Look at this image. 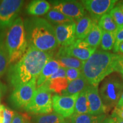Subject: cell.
I'll return each mask as SVG.
<instances>
[{"mask_svg": "<svg viewBox=\"0 0 123 123\" xmlns=\"http://www.w3.org/2000/svg\"><path fill=\"white\" fill-rule=\"evenodd\" d=\"M119 71L123 69V55H120L119 61Z\"/></svg>", "mask_w": 123, "mask_h": 123, "instance_id": "74e56055", "label": "cell"}, {"mask_svg": "<svg viewBox=\"0 0 123 123\" xmlns=\"http://www.w3.org/2000/svg\"><path fill=\"white\" fill-rule=\"evenodd\" d=\"M95 22L90 17L85 16L76 23L75 36L76 39H84L90 33Z\"/></svg>", "mask_w": 123, "mask_h": 123, "instance_id": "d6986e66", "label": "cell"}, {"mask_svg": "<svg viewBox=\"0 0 123 123\" xmlns=\"http://www.w3.org/2000/svg\"><path fill=\"white\" fill-rule=\"evenodd\" d=\"M45 18L47 21H48L50 23H51L54 26L66 24V23L75 22L73 19L54 9L50 10L46 14Z\"/></svg>", "mask_w": 123, "mask_h": 123, "instance_id": "603a6c76", "label": "cell"}, {"mask_svg": "<svg viewBox=\"0 0 123 123\" xmlns=\"http://www.w3.org/2000/svg\"><path fill=\"white\" fill-rule=\"evenodd\" d=\"M109 123H115V119H113V117H112V118H110V121H109Z\"/></svg>", "mask_w": 123, "mask_h": 123, "instance_id": "ee69618b", "label": "cell"}, {"mask_svg": "<svg viewBox=\"0 0 123 123\" xmlns=\"http://www.w3.org/2000/svg\"><path fill=\"white\" fill-rule=\"evenodd\" d=\"M58 123H68V122L67 121H66V120H64L60 121V122Z\"/></svg>", "mask_w": 123, "mask_h": 123, "instance_id": "bcb514c9", "label": "cell"}, {"mask_svg": "<svg viewBox=\"0 0 123 123\" xmlns=\"http://www.w3.org/2000/svg\"><path fill=\"white\" fill-rule=\"evenodd\" d=\"M51 5L44 0H34L31 1L27 5L26 12L30 15L40 16L47 14L50 11Z\"/></svg>", "mask_w": 123, "mask_h": 123, "instance_id": "ffe728a7", "label": "cell"}, {"mask_svg": "<svg viewBox=\"0 0 123 123\" xmlns=\"http://www.w3.org/2000/svg\"><path fill=\"white\" fill-rule=\"evenodd\" d=\"M103 30L95 22L90 33L84 40L92 48L96 49L100 44Z\"/></svg>", "mask_w": 123, "mask_h": 123, "instance_id": "7402d4cb", "label": "cell"}, {"mask_svg": "<svg viewBox=\"0 0 123 123\" xmlns=\"http://www.w3.org/2000/svg\"><path fill=\"white\" fill-rule=\"evenodd\" d=\"M118 52L123 54V42L119 44V48H118Z\"/></svg>", "mask_w": 123, "mask_h": 123, "instance_id": "b9f144b4", "label": "cell"}, {"mask_svg": "<svg viewBox=\"0 0 123 123\" xmlns=\"http://www.w3.org/2000/svg\"><path fill=\"white\" fill-rule=\"evenodd\" d=\"M100 96L107 110L115 107L123 92V81L118 75L111 74L103 80Z\"/></svg>", "mask_w": 123, "mask_h": 123, "instance_id": "5b68a950", "label": "cell"}, {"mask_svg": "<svg viewBox=\"0 0 123 123\" xmlns=\"http://www.w3.org/2000/svg\"><path fill=\"white\" fill-rule=\"evenodd\" d=\"M109 14L113 18L118 27L123 26V12L118 5L115 6Z\"/></svg>", "mask_w": 123, "mask_h": 123, "instance_id": "f1b7e54d", "label": "cell"}, {"mask_svg": "<svg viewBox=\"0 0 123 123\" xmlns=\"http://www.w3.org/2000/svg\"><path fill=\"white\" fill-rule=\"evenodd\" d=\"M25 119V123H31V118L30 117L27 115H23Z\"/></svg>", "mask_w": 123, "mask_h": 123, "instance_id": "f35d334b", "label": "cell"}, {"mask_svg": "<svg viewBox=\"0 0 123 123\" xmlns=\"http://www.w3.org/2000/svg\"><path fill=\"white\" fill-rule=\"evenodd\" d=\"M117 5L119 6V7H120L121 10H122V11L123 12V1H120V2L118 3Z\"/></svg>", "mask_w": 123, "mask_h": 123, "instance_id": "7bdbcfd3", "label": "cell"}, {"mask_svg": "<svg viewBox=\"0 0 123 123\" xmlns=\"http://www.w3.org/2000/svg\"><path fill=\"white\" fill-rule=\"evenodd\" d=\"M99 116H93L88 113L74 114L70 117L71 123H94Z\"/></svg>", "mask_w": 123, "mask_h": 123, "instance_id": "83f0119b", "label": "cell"}, {"mask_svg": "<svg viewBox=\"0 0 123 123\" xmlns=\"http://www.w3.org/2000/svg\"><path fill=\"white\" fill-rule=\"evenodd\" d=\"M24 4L21 0H3L0 2V30L9 28L18 18Z\"/></svg>", "mask_w": 123, "mask_h": 123, "instance_id": "ba28073f", "label": "cell"}, {"mask_svg": "<svg viewBox=\"0 0 123 123\" xmlns=\"http://www.w3.org/2000/svg\"><path fill=\"white\" fill-rule=\"evenodd\" d=\"M12 123H25V119L23 115L15 113Z\"/></svg>", "mask_w": 123, "mask_h": 123, "instance_id": "836d02e7", "label": "cell"}, {"mask_svg": "<svg viewBox=\"0 0 123 123\" xmlns=\"http://www.w3.org/2000/svg\"><path fill=\"white\" fill-rule=\"evenodd\" d=\"M112 116H117L123 120V105L116 106L112 113Z\"/></svg>", "mask_w": 123, "mask_h": 123, "instance_id": "d6a6232c", "label": "cell"}, {"mask_svg": "<svg viewBox=\"0 0 123 123\" xmlns=\"http://www.w3.org/2000/svg\"><path fill=\"white\" fill-rule=\"evenodd\" d=\"M52 98L51 92L46 84H43L37 88L31 101L24 110L34 115L50 113L53 111Z\"/></svg>", "mask_w": 123, "mask_h": 123, "instance_id": "8992f818", "label": "cell"}, {"mask_svg": "<svg viewBox=\"0 0 123 123\" xmlns=\"http://www.w3.org/2000/svg\"><path fill=\"white\" fill-rule=\"evenodd\" d=\"M53 59V53H47L28 47L23 57L12 64L7 71V80L12 87L29 83L34 78L38 79L43 68Z\"/></svg>", "mask_w": 123, "mask_h": 123, "instance_id": "6da1fadb", "label": "cell"}, {"mask_svg": "<svg viewBox=\"0 0 123 123\" xmlns=\"http://www.w3.org/2000/svg\"><path fill=\"white\" fill-rule=\"evenodd\" d=\"M24 24L28 47L50 53L59 46L54 26L48 21L34 17L26 19Z\"/></svg>", "mask_w": 123, "mask_h": 123, "instance_id": "3957f363", "label": "cell"}, {"mask_svg": "<svg viewBox=\"0 0 123 123\" xmlns=\"http://www.w3.org/2000/svg\"><path fill=\"white\" fill-rule=\"evenodd\" d=\"M121 54L96 50L84 63L81 74L92 86L99 84L114 72H119V61Z\"/></svg>", "mask_w": 123, "mask_h": 123, "instance_id": "7a4b0ae2", "label": "cell"}, {"mask_svg": "<svg viewBox=\"0 0 123 123\" xmlns=\"http://www.w3.org/2000/svg\"><path fill=\"white\" fill-rule=\"evenodd\" d=\"M52 9L61 12L78 22L86 15L85 8L81 2L76 1H51Z\"/></svg>", "mask_w": 123, "mask_h": 123, "instance_id": "9c48e42d", "label": "cell"}, {"mask_svg": "<svg viewBox=\"0 0 123 123\" xmlns=\"http://www.w3.org/2000/svg\"><path fill=\"white\" fill-rule=\"evenodd\" d=\"M5 44L9 54L10 64H15L27 51L28 47L24 24L18 17L9 27L5 35Z\"/></svg>", "mask_w": 123, "mask_h": 123, "instance_id": "277c9868", "label": "cell"}, {"mask_svg": "<svg viewBox=\"0 0 123 123\" xmlns=\"http://www.w3.org/2000/svg\"><path fill=\"white\" fill-rule=\"evenodd\" d=\"M54 59L59 63L60 67L64 68H76L81 70L84 63L67 54L64 47H61L59 49Z\"/></svg>", "mask_w": 123, "mask_h": 123, "instance_id": "2e32d148", "label": "cell"}, {"mask_svg": "<svg viewBox=\"0 0 123 123\" xmlns=\"http://www.w3.org/2000/svg\"><path fill=\"white\" fill-rule=\"evenodd\" d=\"M75 114L88 113V103L87 90L80 92L78 95L75 105Z\"/></svg>", "mask_w": 123, "mask_h": 123, "instance_id": "cb8c5ba5", "label": "cell"}, {"mask_svg": "<svg viewBox=\"0 0 123 123\" xmlns=\"http://www.w3.org/2000/svg\"><path fill=\"white\" fill-rule=\"evenodd\" d=\"M117 2L116 0H84L81 3L91 15L93 21L96 22L103 15L110 12Z\"/></svg>", "mask_w": 123, "mask_h": 123, "instance_id": "30bf717a", "label": "cell"}, {"mask_svg": "<svg viewBox=\"0 0 123 123\" xmlns=\"http://www.w3.org/2000/svg\"><path fill=\"white\" fill-rule=\"evenodd\" d=\"M88 103V114L93 116L104 115L108 110L100 96L98 86L90 85L87 89Z\"/></svg>", "mask_w": 123, "mask_h": 123, "instance_id": "5bb4252c", "label": "cell"}, {"mask_svg": "<svg viewBox=\"0 0 123 123\" xmlns=\"http://www.w3.org/2000/svg\"><path fill=\"white\" fill-rule=\"evenodd\" d=\"M14 113L10 109L5 107L2 123H12Z\"/></svg>", "mask_w": 123, "mask_h": 123, "instance_id": "1f68e13d", "label": "cell"}, {"mask_svg": "<svg viewBox=\"0 0 123 123\" xmlns=\"http://www.w3.org/2000/svg\"><path fill=\"white\" fill-rule=\"evenodd\" d=\"M64 119L58 113L53 112L49 114L40 115L34 117L33 123H58Z\"/></svg>", "mask_w": 123, "mask_h": 123, "instance_id": "4316f807", "label": "cell"}, {"mask_svg": "<svg viewBox=\"0 0 123 123\" xmlns=\"http://www.w3.org/2000/svg\"><path fill=\"white\" fill-rule=\"evenodd\" d=\"M79 93L62 96L55 95L53 96V109L55 113L64 118L70 117L74 113L75 102Z\"/></svg>", "mask_w": 123, "mask_h": 123, "instance_id": "8fae6325", "label": "cell"}, {"mask_svg": "<svg viewBox=\"0 0 123 123\" xmlns=\"http://www.w3.org/2000/svg\"><path fill=\"white\" fill-rule=\"evenodd\" d=\"M110 118L107 117L105 115H101L99 116L97 120L94 123H109Z\"/></svg>", "mask_w": 123, "mask_h": 123, "instance_id": "e575fe53", "label": "cell"}, {"mask_svg": "<svg viewBox=\"0 0 123 123\" xmlns=\"http://www.w3.org/2000/svg\"><path fill=\"white\" fill-rule=\"evenodd\" d=\"M37 78H34L27 83L18 86L9 97V102L15 108H25L33 99L36 91Z\"/></svg>", "mask_w": 123, "mask_h": 123, "instance_id": "52a82bcc", "label": "cell"}, {"mask_svg": "<svg viewBox=\"0 0 123 123\" xmlns=\"http://www.w3.org/2000/svg\"><path fill=\"white\" fill-rule=\"evenodd\" d=\"M122 42H123V26L118 27L117 30L116 31V41H115V46L113 48L114 53H117L119 44Z\"/></svg>", "mask_w": 123, "mask_h": 123, "instance_id": "4dcf8cb0", "label": "cell"}, {"mask_svg": "<svg viewBox=\"0 0 123 123\" xmlns=\"http://www.w3.org/2000/svg\"><path fill=\"white\" fill-rule=\"evenodd\" d=\"M81 75V70L76 68H66V76L69 83L79 78Z\"/></svg>", "mask_w": 123, "mask_h": 123, "instance_id": "f546056e", "label": "cell"}, {"mask_svg": "<svg viewBox=\"0 0 123 123\" xmlns=\"http://www.w3.org/2000/svg\"><path fill=\"white\" fill-rule=\"evenodd\" d=\"M115 119V123H123V120L120 119L117 116H113L112 117Z\"/></svg>", "mask_w": 123, "mask_h": 123, "instance_id": "ab89813d", "label": "cell"}, {"mask_svg": "<svg viewBox=\"0 0 123 123\" xmlns=\"http://www.w3.org/2000/svg\"><path fill=\"white\" fill-rule=\"evenodd\" d=\"M6 34H0V76L2 75L8 69L10 64L9 54L5 44Z\"/></svg>", "mask_w": 123, "mask_h": 123, "instance_id": "44dd1931", "label": "cell"}, {"mask_svg": "<svg viewBox=\"0 0 123 123\" xmlns=\"http://www.w3.org/2000/svg\"><path fill=\"white\" fill-rule=\"evenodd\" d=\"M6 86L4 85L0 81V100H1V98L2 97V95L6 92Z\"/></svg>", "mask_w": 123, "mask_h": 123, "instance_id": "d590c367", "label": "cell"}, {"mask_svg": "<svg viewBox=\"0 0 123 123\" xmlns=\"http://www.w3.org/2000/svg\"><path fill=\"white\" fill-rule=\"evenodd\" d=\"M98 25L105 31L116 32L118 29V26L109 13L103 15L98 21Z\"/></svg>", "mask_w": 123, "mask_h": 123, "instance_id": "484cf974", "label": "cell"}, {"mask_svg": "<svg viewBox=\"0 0 123 123\" xmlns=\"http://www.w3.org/2000/svg\"><path fill=\"white\" fill-rule=\"evenodd\" d=\"M121 105H123V92L122 94H121V96L120 97V98L119 102H118V103L117 104L116 106H121Z\"/></svg>", "mask_w": 123, "mask_h": 123, "instance_id": "60d3db41", "label": "cell"}, {"mask_svg": "<svg viewBox=\"0 0 123 123\" xmlns=\"http://www.w3.org/2000/svg\"><path fill=\"white\" fill-rule=\"evenodd\" d=\"M116 32H108L103 31L102 37L100 42L101 50L108 51L113 50L116 41Z\"/></svg>", "mask_w": 123, "mask_h": 123, "instance_id": "d4e9b609", "label": "cell"}, {"mask_svg": "<svg viewBox=\"0 0 123 123\" xmlns=\"http://www.w3.org/2000/svg\"><path fill=\"white\" fill-rule=\"evenodd\" d=\"M58 43L62 47L71 45L76 41V22H72L54 26Z\"/></svg>", "mask_w": 123, "mask_h": 123, "instance_id": "7c38bea8", "label": "cell"}, {"mask_svg": "<svg viewBox=\"0 0 123 123\" xmlns=\"http://www.w3.org/2000/svg\"><path fill=\"white\" fill-rule=\"evenodd\" d=\"M90 86L88 81L83 76L82 74L78 79L69 83L65 90L62 92V96H70L87 90Z\"/></svg>", "mask_w": 123, "mask_h": 123, "instance_id": "e0dca14e", "label": "cell"}, {"mask_svg": "<svg viewBox=\"0 0 123 123\" xmlns=\"http://www.w3.org/2000/svg\"><path fill=\"white\" fill-rule=\"evenodd\" d=\"M64 47L67 54L84 62L87 61L96 50L91 47L84 39H76L71 45Z\"/></svg>", "mask_w": 123, "mask_h": 123, "instance_id": "4fadbf2b", "label": "cell"}, {"mask_svg": "<svg viewBox=\"0 0 123 123\" xmlns=\"http://www.w3.org/2000/svg\"><path fill=\"white\" fill-rule=\"evenodd\" d=\"M5 106L1 105L0 108V123H3V118H4V111Z\"/></svg>", "mask_w": 123, "mask_h": 123, "instance_id": "8d00e7d4", "label": "cell"}, {"mask_svg": "<svg viewBox=\"0 0 123 123\" xmlns=\"http://www.w3.org/2000/svg\"><path fill=\"white\" fill-rule=\"evenodd\" d=\"M1 104H0V108H1Z\"/></svg>", "mask_w": 123, "mask_h": 123, "instance_id": "7dc6e473", "label": "cell"}, {"mask_svg": "<svg viewBox=\"0 0 123 123\" xmlns=\"http://www.w3.org/2000/svg\"><path fill=\"white\" fill-rule=\"evenodd\" d=\"M60 67L59 63L54 59H52L48 62L43 68L37 80V88L43 85L51 76L59 70Z\"/></svg>", "mask_w": 123, "mask_h": 123, "instance_id": "ac0fdd59", "label": "cell"}, {"mask_svg": "<svg viewBox=\"0 0 123 123\" xmlns=\"http://www.w3.org/2000/svg\"><path fill=\"white\" fill-rule=\"evenodd\" d=\"M69 84L66 76V68L60 67L44 84H46L51 92L61 95Z\"/></svg>", "mask_w": 123, "mask_h": 123, "instance_id": "9a60e30c", "label": "cell"}, {"mask_svg": "<svg viewBox=\"0 0 123 123\" xmlns=\"http://www.w3.org/2000/svg\"><path fill=\"white\" fill-rule=\"evenodd\" d=\"M119 73L121 74V77H122V78H123V70H121L120 71Z\"/></svg>", "mask_w": 123, "mask_h": 123, "instance_id": "f6af8a7d", "label": "cell"}]
</instances>
